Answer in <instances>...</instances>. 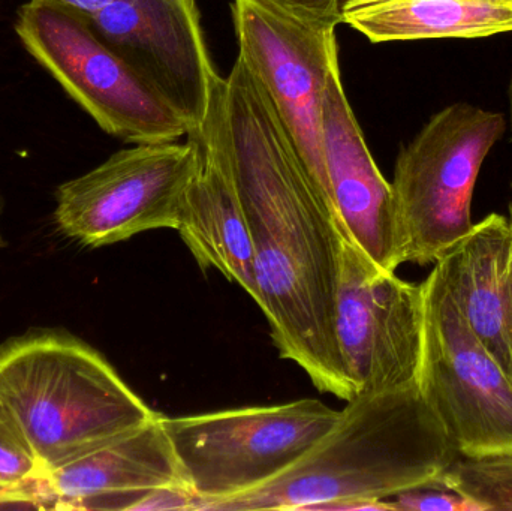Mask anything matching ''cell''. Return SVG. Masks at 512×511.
Returning <instances> with one entry per match:
<instances>
[{
	"label": "cell",
	"instance_id": "1",
	"mask_svg": "<svg viewBox=\"0 0 512 511\" xmlns=\"http://www.w3.org/2000/svg\"><path fill=\"white\" fill-rule=\"evenodd\" d=\"M219 132L254 254L255 303L282 359L313 386L355 398L336 341L343 231L251 69L237 56L215 90Z\"/></svg>",
	"mask_w": 512,
	"mask_h": 511
},
{
	"label": "cell",
	"instance_id": "2",
	"mask_svg": "<svg viewBox=\"0 0 512 511\" xmlns=\"http://www.w3.org/2000/svg\"><path fill=\"white\" fill-rule=\"evenodd\" d=\"M457 456L418 384L357 395L288 470L206 511H397L391 498L435 486Z\"/></svg>",
	"mask_w": 512,
	"mask_h": 511
},
{
	"label": "cell",
	"instance_id": "3",
	"mask_svg": "<svg viewBox=\"0 0 512 511\" xmlns=\"http://www.w3.org/2000/svg\"><path fill=\"white\" fill-rule=\"evenodd\" d=\"M0 407L45 474L159 414L98 350L59 329L29 330L0 345Z\"/></svg>",
	"mask_w": 512,
	"mask_h": 511
},
{
	"label": "cell",
	"instance_id": "4",
	"mask_svg": "<svg viewBox=\"0 0 512 511\" xmlns=\"http://www.w3.org/2000/svg\"><path fill=\"white\" fill-rule=\"evenodd\" d=\"M505 129L504 114L456 102L400 150L391 189L403 264H435L472 230L475 185Z\"/></svg>",
	"mask_w": 512,
	"mask_h": 511
},
{
	"label": "cell",
	"instance_id": "5",
	"mask_svg": "<svg viewBox=\"0 0 512 511\" xmlns=\"http://www.w3.org/2000/svg\"><path fill=\"white\" fill-rule=\"evenodd\" d=\"M318 399L165 417L195 511L252 491L288 470L336 423Z\"/></svg>",
	"mask_w": 512,
	"mask_h": 511
},
{
	"label": "cell",
	"instance_id": "6",
	"mask_svg": "<svg viewBox=\"0 0 512 511\" xmlns=\"http://www.w3.org/2000/svg\"><path fill=\"white\" fill-rule=\"evenodd\" d=\"M15 32L27 53L107 134L126 143H168L188 126L128 62L93 29L86 15L56 0L21 6Z\"/></svg>",
	"mask_w": 512,
	"mask_h": 511
},
{
	"label": "cell",
	"instance_id": "7",
	"mask_svg": "<svg viewBox=\"0 0 512 511\" xmlns=\"http://www.w3.org/2000/svg\"><path fill=\"white\" fill-rule=\"evenodd\" d=\"M418 387L459 455L512 452V384L472 333L438 264L421 282Z\"/></svg>",
	"mask_w": 512,
	"mask_h": 511
},
{
	"label": "cell",
	"instance_id": "8",
	"mask_svg": "<svg viewBox=\"0 0 512 511\" xmlns=\"http://www.w3.org/2000/svg\"><path fill=\"white\" fill-rule=\"evenodd\" d=\"M194 167L189 140L119 150L57 188L54 221L63 236L87 248L125 242L150 230H177Z\"/></svg>",
	"mask_w": 512,
	"mask_h": 511
},
{
	"label": "cell",
	"instance_id": "9",
	"mask_svg": "<svg viewBox=\"0 0 512 511\" xmlns=\"http://www.w3.org/2000/svg\"><path fill=\"white\" fill-rule=\"evenodd\" d=\"M423 339L421 284L382 270L343 234L336 341L355 396L417 386Z\"/></svg>",
	"mask_w": 512,
	"mask_h": 511
},
{
	"label": "cell",
	"instance_id": "10",
	"mask_svg": "<svg viewBox=\"0 0 512 511\" xmlns=\"http://www.w3.org/2000/svg\"><path fill=\"white\" fill-rule=\"evenodd\" d=\"M231 12L239 56L264 87L327 201L322 108L331 66L339 59L336 29L307 23L271 0H233Z\"/></svg>",
	"mask_w": 512,
	"mask_h": 511
},
{
	"label": "cell",
	"instance_id": "11",
	"mask_svg": "<svg viewBox=\"0 0 512 511\" xmlns=\"http://www.w3.org/2000/svg\"><path fill=\"white\" fill-rule=\"evenodd\" d=\"M89 20L146 86L185 122L188 132L204 125L221 75L204 42L197 3L114 0Z\"/></svg>",
	"mask_w": 512,
	"mask_h": 511
},
{
	"label": "cell",
	"instance_id": "12",
	"mask_svg": "<svg viewBox=\"0 0 512 511\" xmlns=\"http://www.w3.org/2000/svg\"><path fill=\"white\" fill-rule=\"evenodd\" d=\"M328 206L343 233L382 270L402 266L391 182L382 176L343 89L339 59L331 66L322 108Z\"/></svg>",
	"mask_w": 512,
	"mask_h": 511
},
{
	"label": "cell",
	"instance_id": "13",
	"mask_svg": "<svg viewBox=\"0 0 512 511\" xmlns=\"http://www.w3.org/2000/svg\"><path fill=\"white\" fill-rule=\"evenodd\" d=\"M168 488L189 491L158 414L107 446L45 474L32 507L141 511L150 492Z\"/></svg>",
	"mask_w": 512,
	"mask_h": 511
},
{
	"label": "cell",
	"instance_id": "14",
	"mask_svg": "<svg viewBox=\"0 0 512 511\" xmlns=\"http://www.w3.org/2000/svg\"><path fill=\"white\" fill-rule=\"evenodd\" d=\"M215 90L206 122L186 135L194 146L195 167L183 194L176 231L201 269L218 270L255 300L251 237L219 132Z\"/></svg>",
	"mask_w": 512,
	"mask_h": 511
},
{
	"label": "cell",
	"instance_id": "15",
	"mask_svg": "<svg viewBox=\"0 0 512 511\" xmlns=\"http://www.w3.org/2000/svg\"><path fill=\"white\" fill-rule=\"evenodd\" d=\"M438 264L466 324L512 384V222L492 213Z\"/></svg>",
	"mask_w": 512,
	"mask_h": 511
},
{
	"label": "cell",
	"instance_id": "16",
	"mask_svg": "<svg viewBox=\"0 0 512 511\" xmlns=\"http://www.w3.org/2000/svg\"><path fill=\"white\" fill-rule=\"evenodd\" d=\"M342 23L373 44L490 38L512 32V0H360Z\"/></svg>",
	"mask_w": 512,
	"mask_h": 511
},
{
	"label": "cell",
	"instance_id": "17",
	"mask_svg": "<svg viewBox=\"0 0 512 511\" xmlns=\"http://www.w3.org/2000/svg\"><path fill=\"white\" fill-rule=\"evenodd\" d=\"M435 486L457 492L481 511H512V452L459 455Z\"/></svg>",
	"mask_w": 512,
	"mask_h": 511
},
{
	"label": "cell",
	"instance_id": "18",
	"mask_svg": "<svg viewBox=\"0 0 512 511\" xmlns=\"http://www.w3.org/2000/svg\"><path fill=\"white\" fill-rule=\"evenodd\" d=\"M44 476L45 470L23 432L0 407V507L32 506Z\"/></svg>",
	"mask_w": 512,
	"mask_h": 511
},
{
	"label": "cell",
	"instance_id": "19",
	"mask_svg": "<svg viewBox=\"0 0 512 511\" xmlns=\"http://www.w3.org/2000/svg\"><path fill=\"white\" fill-rule=\"evenodd\" d=\"M391 500L397 511H481L468 498L438 486L409 489Z\"/></svg>",
	"mask_w": 512,
	"mask_h": 511
},
{
	"label": "cell",
	"instance_id": "20",
	"mask_svg": "<svg viewBox=\"0 0 512 511\" xmlns=\"http://www.w3.org/2000/svg\"><path fill=\"white\" fill-rule=\"evenodd\" d=\"M289 14L316 24V26L336 29L342 23V9L339 0H271Z\"/></svg>",
	"mask_w": 512,
	"mask_h": 511
},
{
	"label": "cell",
	"instance_id": "21",
	"mask_svg": "<svg viewBox=\"0 0 512 511\" xmlns=\"http://www.w3.org/2000/svg\"><path fill=\"white\" fill-rule=\"evenodd\" d=\"M80 14L86 15L87 18H92L93 15L98 14L105 6L110 5L114 0H56Z\"/></svg>",
	"mask_w": 512,
	"mask_h": 511
},
{
	"label": "cell",
	"instance_id": "22",
	"mask_svg": "<svg viewBox=\"0 0 512 511\" xmlns=\"http://www.w3.org/2000/svg\"><path fill=\"white\" fill-rule=\"evenodd\" d=\"M3 207H5V201H3L2 195H0V216H2ZM5 245V239H3L2 233H0V249L5 248Z\"/></svg>",
	"mask_w": 512,
	"mask_h": 511
},
{
	"label": "cell",
	"instance_id": "23",
	"mask_svg": "<svg viewBox=\"0 0 512 511\" xmlns=\"http://www.w3.org/2000/svg\"><path fill=\"white\" fill-rule=\"evenodd\" d=\"M360 2V0H339L340 9H345L346 6L351 5V3Z\"/></svg>",
	"mask_w": 512,
	"mask_h": 511
},
{
	"label": "cell",
	"instance_id": "24",
	"mask_svg": "<svg viewBox=\"0 0 512 511\" xmlns=\"http://www.w3.org/2000/svg\"><path fill=\"white\" fill-rule=\"evenodd\" d=\"M508 98H510V113H511V129H512V77L510 87H508Z\"/></svg>",
	"mask_w": 512,
	"mask_h": 511
},
{
	"label": "cell",
	"instance_id": "25",
	"mask_svg": "<svg viewBox=\"0 0 512 511\" xmlns=\"http://www.w3.org/2000/svg\"><path fill=\"white\" fill-rule=\"evenodd\" d=\"M508 209H510V216H508V218H510L511 222H512V185H511V200H510V206H508Z\"/></svg>",
	"mask_w": 512,
	"mask_h": 511
},
{
	"label": "cell",
	"instance_id": "26",
	"mask_svg": "<svg viewBox=\"0 0 512 511\" xmlns=\"http://www.w3.org/2000/svg\"><path fill=\"white\" fill-rule=\"evenodd\" d=\"M186 2L195 3V0H186Z\"/></svg>",
	"mask_w": 512,
	"mask_h": 511
}]
</instances>
